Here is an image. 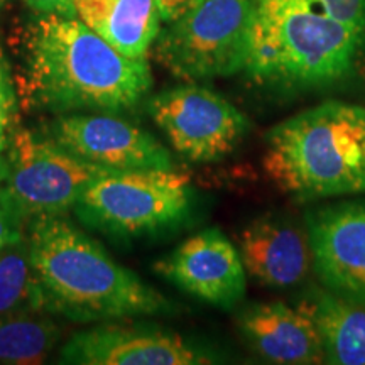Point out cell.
<instances>
[{
  "instance_id": "obj_1",
  "label": "cell",
  "mask_w": 365,
  "mask_h": 365,
  "mask_svg": "<svg viewBox=\"0 0 365 365\" xmlns=\"http://www.w3.org/2000/svg\"><path fill=\"white\" fill-rule=\"evenodd\" d=\"M153 75L76 16L39 14L27 29L19 93L34 110H130L149 95Z\"/></svg>"
},
{
  "instance_id": "obj_2",
  "label": "cell",
  "mask_w": 365,
  "mask_h": 365,
  "mask_svg": "<svg viewBox=\"0 0 365 365\" xmlns=\"http://www.w3.org/2000/svg\"><path fill=\"white\" fill-rule=\"evenodd\" d=\"M27 245L49 312L75 322L173 312L170 299L63 217L34 220Z\"/></svg>"
},
{
  "instance_id": "obj_3",
  "label": "cell",
  "mask_w": 365,
  "mask_h": 365,
  "mask_svg": "<svg viewBox=\"0 0 365 365\" xmlns=\"http://www.w3.org/2000/svg\"><path fill=\"white\" fill-rule=\"evenodd\" d=\"M264 170L299 202L365 193V108L328 100L274 125Z\"/></svg>"
},
{
  "instance_id": "obj_4",
  "label": "cell",
  "mask_w": 365,
  "mask_h": 365,
  "mask_svg": "<svg viewBox=\"0 0 365 365\" xmlns=\"http://www.w3.org/2000/svg\"><path fill=\"white\" fill-rule=\"evenodd\" d=\"M254 19L244 71L281 88L330 85L352 70L365 39L304 0H252Z\"/></svg>"
},
{
  "instance_id": "obj_5",
  "label": "cell",
  "mask_w": 365,
  "mask_h": 365,
  "mask_svg": "<svg viewBox=\"0 0 365 365\" xmlns=\"http://www.w3.org/2000/svg\"><path fill=\"white\" fill-rule=\"evenodd\" d=\"M252 0H191L154 41L158 61L176 78L202 81L244 71Z\"/></svg>"
},
{
  "instance_id": "obj_6",
  "label": "cell",
  "mask_w": 365,
  "mask_h": 365,
  "mask_svg": "<svg viewBox=\"0 0 365 365\" xmlns=\"http://www.w3.org/2000/svg\"><path fill=\"white\" fill-rule=\"evenodd\" d=\"M191 180L171 170L103 171L85 186L75 212L85 225L115 237H139L176 225L191 205Z\"/></svg>"
},
{
  "instance_id": "obj_7",
  "label": "cell",
  "mask_w": 365,
  "mask_h": 365,
  "mask_svg": "<svg viewBox=\"0 0 365 365\" xmlns=\"http://www.w3.org/2000/svg\"><path fill=\"white\" fill-rule=\"evenodd\" d=\"M4 203L24 218L63 217L75 210L91 178L108 171L76 158L51 135L16 129L7 145Z\"/></svg>"
},
{
  "instance_id": "obj_8",
  "label": "cell",
  "mask_w": 365,
  "mask_h": 365,
  "mask_svg": "<svg viewBox=\"0 0 365 365\" xmlns=\"http://www.w3.org/2000/svg\"><path fill=\"white\" fill-rule=\"evenodd\" d=\"M148 113L171 148L191 163H215L230 156L250 127L234 103L195 83L149 97Z\"/></svg>"
},
{
  "instance_id": "obj_9",
  "label": "cell",
  "mask_w": 365,
  "mask_h": 365,
  "mask_svg": "<svg viewBox=\"0 0 365 365\" xmlns=\"http://www.w3.org/2000/svg\"><path fill=\"white\" fill-rule=\"evenodd\" d=\"M49 135L76 158L108 171L175 168L156 137L115 112L63 115L49 125Z\"/></svg>"
},
{
  "instance_id": "obj_10",
  "label": "cell",
  "mask_w": 365,
  "mask_h": 365,
  "mask_svg": "<svg viewBox=\"0 0 365 365\" xmlns=\"http://www.w3.org/2000/svg\"><path fill=\"white\" fill-rule=\"evenodd\" d=\"M304 227L323 287L365 309V200L312 210Z\"/></svg>"
},
{
  "instance_id": "obj_11",
  "label": "cell",
  "mask_w": 365,
  "mask_h": 365,
  "mask_svg": "<svg viewBox=\"0 0 365 365\" xmlns=\"http://www.w3.org/2000/svg\"><path fill=\"white\" fill-rule=\"evenodd\" d=\"M163 279L212 307L230 309L245 296L247 272L237 245L220 228H207L154 264Z\"/></svg>"
},
{
  "instance_id": "obj_12",
  "label": "cell",
  "mask_w": 365,
  "mask_h": 365,
  "mask_svg": "<svg viewBox=\"0 0 365 365\" xmlns=\"http://www.w3.org/2000/svg\"><path fill=\"white\" fill-rule=\"evenodd\" d=\"M59 362L80 365H198L213 359L176 333L143 325H98L73 335Z\"/></svg>"
},
{
  "instance_id": "obj_13",
  "label": "cell",
  "mask_w": 365,
  "mask_h": 365,
  "mask_svg": "<svg viewBox=\"0 0 365 365\" xmlns=\"http://www.w3.org/2000/svg\"><path fill=\"white\" fill-rule=\"evenodd\" d=\"M237 250L247 276L271 289L299 286L313 271L307 227L279 215L267 213L242 228Z\"/></svg>"
},
{
  "instance_id": "obj_14",
  "label": "cell",
  "mask_w": 365,
  "mask_h": 365,
  "mask_svg": "<svg viewBox=\"0 0 365 365\" xmlns=\"http://www.w3.org/2000/svg\"><path fill=\"white\" fill-rule=\"evenodd\" d=\"M237 327L259 357L279 365L325 362L322 340L313 319L298 304L254 303L237 317Z\"/></svg>"
},
{
  "instance_id": "obj_15",
  "label": "cell",
  "mask_w": 365,
  "mask_h": 365,
  "mask_svg": "<svg viewBox=\"0 0 365 365\" xmlns=\"http://www.w3.org/2000/svg\"><path fill=\"white\" fill-rule=\"evenodd\" d=\"M75 16L134 59H145L163 22L156 0H75Z\"/></svg>"
},
{
  "instance_id": "obj_16",
  "label": "cell",
  "mask_w": 365,
  "mask_h": 365,
  "mask_svg": "<svg viewBox=\"0 0 365 365\" xmlns=\"http://www.w3.org/2000/svg\"><path fill=\"white\" fill-rule=\"evenodd\" d=\"M313 319L322 340L325 364L365 365V309L313 286L298 301Z\"/></svg>"
},
{
  "instance_id": "obj_17",
  "label": "cell",
  "mask_w": 365,
  "mask_h": 365,
  "mask_svg": "<svg viewBox=\"0 0 365 365\" xmlns=\"http://www.w3.org/2000/svg\"><path fill=\"white\" fill-rule=\"evenodd\" d=\"M46 308L43 289L29 257L27 240L0 250V318L39 313Z\"/></svg>"
},
{
  "instance_id": "obj_18",
  "label": "cell",
  "mask_w": 365,
  "mask_h": 365,
  "mask_svg": "<svg viewBox=\"0 0 365 365\" xmlns=\"http://www.w3.org/2000/svg\"><path fill=\"white\" fill-rule=\"evenodd\" d=\"M59 341V328L36 313L0 318V364H39Z\"/></svg>"
},
{
  "instance_id": "obj_19",
  "label": "cell",
  "mask_w": 365,
  "mask_h": 365,
  "mask_svg": "<svg viewBox=\"0 0 365 365\" xmlns=\"http://www.w3.org/2000/svg\"><path fill=\"white\" fill-rule=\"evenodd\" d=\"M17 107H19V97H17L11 63L0 44V153L2 154L7 150V145L17 129Z\"/></svg>"
},
{
  "instance_id": "obj_20",
  "label": "cell",
  "mask_w": 365,
  "mask_h": 365,
  "mask_svg": "<svg viewBox=\"0 0 365 365\" xmlns=\"http://www.w3.org/2000/svg\"><path fill=\"white\" fill-rule=\"evenodd\" d=\"M304 2L352 27L365 39V0H304Z\"/></svg>"
},
{
  "instance_id": "obj_21",
  "label": "cell",
  "mask_w": 365,
  "mask_h": 365,
  "mask_svg": "<svg viewBox=\"0 0 365 365\" xmlns=\"http://www.w3.org/2000/svg\"><path fill=\"white\" fill-rule=\"evenodd\" d=\"M19 240H22L21 218L2 200L0 202V250Z\"/></svg>"
},
{
  "instance_id": "obj_22",
  "label": "cell",
  "mask_w": 365,
  "mask_h": 365,
  "mask_svg": "<svg viewBox=\"0 0 365 365\" xmlns=\"http://www.w3.org/2000/svg\"><path fill=\"white\" fill-rule=\"evenodd\" d=\"M27 7L38 14L75 16V0H24Z\"/></svg>"
},
{
  "instance_id": "obj_23",
  "label": "cell",
  "mask_w": 365,
  "mask_h": 365,
  "mask_svg": "<svg viewBox=\"0 0 365 365\" xmlns=\"http://www.w3.org/2000/svg\"><path fill=\"white\" fill-rule=\"evenodd\" d=\"M7 180V159L0 153V202L4 200V186H6Z\"/></svg>"
},
{
  "instance_id": "obj_24",
  "label": "cell",
  "mask_w": 365,
  "mask_h": 365,
  "mask_svg": "<svg viewBox=\"0 0 365 365\" xmlns=\"http://www.w3.org/2000/svg\"><path fill=\"white\" fill-rule=\"evenodd\" d=\"M7 0H0V7H4V4H6Z\"/></svg>"
}]
</instances>
